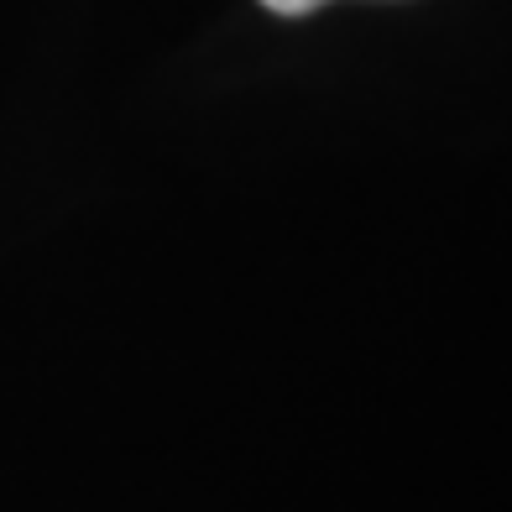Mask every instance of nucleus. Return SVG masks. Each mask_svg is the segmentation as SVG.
<instances>
[{"mask_svg": "<svg viewBox=\"0 0 512 512\" xmlns=\"http://www.w3.org/2000/svg\"><path fill=\"white\" fill-rule=\"evenodd\" d=\"M262 6H267L272 16H309V11H319V6H330V0H262Z\"/></svg>", "mask_w": 512, "mask_h": 512, "instance_id": "1", "label": "nucleus"}]
</instances>
